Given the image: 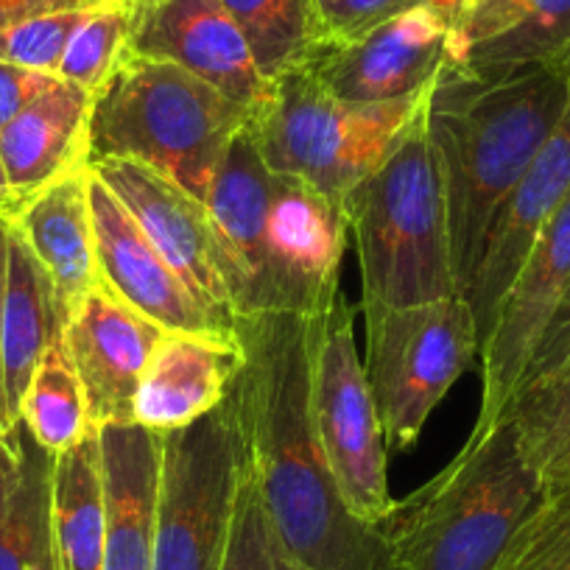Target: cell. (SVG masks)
I'll return each instance as SVG.
<instances>
[{"label": "cell", "instance_id": "836d02e7", "mask_svg": "<svg viewBox=\"0 0 570 570\" xmlns=\"http://www.w3.org/2000/svg\"><path fill=\"white\" fill-rule=\"evenodd\" d=\"M523 12L525 0H462L456 23V46L462 53V65L473 48L514 29Z\"/></svg>", "mask_w": 570, "mask_h": 570}, {"label": "cell", "instance_id": "83f0119b", "mask_svg": "<svg viewBox=\"0 0 570 570\" xmlns=\"http://www.w3.org/2000/svg\"><path fill=\"white\" fill-rule=\"evenodd\" d=\"M525 459L546 475L570 451V358L548 375L523 383L509 403Z\"/></svg>", "mask_w": 570, "mask_h": 570}, {"label": "cell", "instance_id": "277c9868", "mask_svg": "<svg viewBox=\"0 0 570 570\" xmlns=\"http://www.w3.org/2000/svg\"><path fill=\"white\" fill-rule=\"evenodd\" d=\"M540 498L542 475L503 416L473 428L442 473L394 503L381 531L400 570H492Z\"/></svg>", "mask_w": 570, "mask_h": 570}, {"label": "cell", "instance_id": "d6986e66", "mask_svg": "<svg viewBox=\"0 0 570 570\" xmlns=\"http://www.w3.org/2000/svg\"><path fill=\"white\" fill-rule=\"evenodd\" d=\"M92 96L57 76L18 118L0 129V160L18 210L53 183L90 168Z\"/></svg>", "mask_w": 570, "mask_h": 570}, {"label": "cell", "instance_id": "7402d4cb", "mask_svg": "<svg viewBox=\"0 0 570 570\" xmlns=\"http://www.w3.org/2000/svg\"><path fill=\"white\" fill-rule=\"evenodd\" d=\"M53 464L20 416L0 434V570H59Z\"/></svg>", "mask_w": 570, "mask_h": 570}, {"label": "cell", "instance_id": "b9f144b4", "mask_svg": "<svg viewBox=\"0 0 570 570\" xmlns=\"http://www.w3.org/2000/svg\"><path fill=\"white\" fill-rule=\"evenodd\" d=\"M104 3H118V7H137L142 0H104Z\"/></svg>", "mask_w": 570, "mask_h": 570}, {"label": "cell", "instance_id": "e0dca14e", "mask_svg": "<svg viewBox=\"0 0 570 570\" xmlns=\"http://www.w3.org/2000/svg\"><path fill=\"white\" fill-rule=\"evenodd\" d=\"M570 196V104L562 120L548 137L546 146L537 151L531 166L520 177L518 188L512 190L492 224L484 244V257L475 272L473 283L462 294L470 303L479 325V344H484L495 320L498 303L507 294L509 283L514 279L518 268L523 266L525 255L531 252L534 240L551 222L553 213L562 207ZM481 350V347H479Z\"/></svg>", "mask_w": 570, "mask_h": 570}, {"label": "cell", "instance_id": "8992f818", "mask_svg": "<svg viewBox=\"0 0 570 570\" xmlns=\"http://www.w3.org/2000/svg\"><path fill=\"white\" fill-rule=\"evenodd\" d=\"M249 112L188 70L129 53L92 96L90 166L135 160L207 205L229 142Z\"/></svg>", "mask_w": 570, "mask_h": 570}, {"label": "cell", "instance_id": "e575fe53", "mask_svg": "<svg viewBox=\"0 0 570 570\" xmlns=\"http://www.w3.org/2000/svg\"><path fill=\"white\" fill-rule=\"evenodd\" d=\"M53 81H57V76L51 73H37V70L0 62V129L12 124Z\"/></svg>", "mask_w": 570, "mask_h": 570}, {"label": "cell", "instance_id": "6da1fadb", "mask_svg": "<svg viewBox=\"0 0 570 570\" xmlns=\"http://www.w3.org/2000/svg\"><path fill=\"white\" fill-rule=\"evenodd\" d=\"M235 331L240 442L285 551L305 570H400L381 525L350 512L316 442L303 316H240Z\"/></svg>", "mask_w": 570, "mask_h": 570}, {"label": "cell", "instance_id": "ab89813d", "mask_svg": "<svg viewBox=\"0 0 570 570\" xmlns=\"http://www.w3.org/2000/svg\"><path fill=\"white\" fill-rule=\"evenodd\" d=\"M18 216V202H14L12 188H9V177H7V168H3V160H0V218H12Z\"/></svg>", "mask_w": 570, "mask_h": 570}, {"label": "cell", "instance_id": "8d00e7d4", "mask_svg": "<svg viewBox=\"0 0 570 570\" xmlns=\"http://www.w3.org/2000/svg\"><path fill=\"white\" fill-rule=\"evenodd\" d=\"M101 3L104 0H0V29L20 23V20L70 12V9H92L101 7Z\"/></svg>", "mask_w": 570, "mask_h": 570}, {"label": "cell", "instance_id": "5bb4252c", "mask_svg": "<svg viewBox=\"0 0 570 570\" xmlns=\"http://www.w3.org/2000/svg\"><path fill=\"white\" fill-rule=\"evenodd\" d=\"M129 53L188 70L249 115L272 85L222 0H142L131 7Z\"/></svg>", "mask_w": 570, "mask_h": 570}, {"label": "cell", "instance_id": "52a82bcc", "mask_svg": "<svg viewBox=\"0 0 570 570\" xmlns=\"http://www.w3.org/2000/svg\"><path fill=\"white\" fill-rule=\"evenodd\" d=\"M428 92L389 104H350L331 96L305 68L292 70L268 85L246 129L268 171L305 179L344 205L350 190L392 151Z\"/></svg>", "mask_w": 570, "mask_h": 570}, {"label": "cell", "instance_id": "2e32d148", "mask_svg": "<svg viewBox=\"0 0 570 570\" xmlns=\"http://www.w3.org/2000/svg\"><path fill=\"white\" fill-rule=\"evenodd\" d=\"M90 213L96 229L98 272L104 285L129 308L160 325L163 331L218 333L216 325L202 314L196 299L185 288L166 257L157 252L149 235L142 233L118 196L90 171ZM235 338V336H227Z\"/></svg>", "mask_w": 570, "mask_h": 570}, {"label": "cell", "instance_id": "ac0fdd59", "mask_svg": "<svg viewBox=\"0 0 570 570\" xmlns=\"http://www.w3.org/2000/svg\"><path fill=\"white\" fill-rule=\"evenodd\" d=\"M240 364L238 336L166 331L142 372L135 422L157 434L190 425L227 400Z\"/></svg>", "mask_w": 570, "mask_h": 570}, {"label": "cell", "instance_id": "f1b7e54d", "mask_svg": "<svg viewBox=\"0 0 570 570\" xmlns=\"http://www.w3.org/2000/svg\"><path fill=\"white\" fill-rule=\"evenodd\" d=\"M131 42V7H118V3H101L90 9L76 35L70 37L68 51H65L59 76L90 96H96L109 76L120 68L129 57Z\"/></svg>", "mask_w": 570, "mask_h": 570}, {"label": "cell", "instance_id": "f35d334b", "mask_svg": "<svg viewBox=\"0 0 570 570\" xmlns=\"http://www.w3.org/2000/svg\"><path fill=\"white\" fill-rule=\"evenodd\" d=\"M570 487V451L542 475V490H562Z\"/></svg>", "mask_w": 570, "mask_h": 570}, {"label": "cell", "instance_id": "9c48e42d", "mask_svg": "<svg viewBox=\"0 0 570 570\" xmlns=\"http://www.w3.org/2000/svg\"><path fill=\"white\" fill-rule=\"evenodd\" d=\"M353 320L355 308H350L344 294L322 314L305 320L311 422L350 512L364 523L381 525L394 512L386 440L364 361L355 350Z\"/></svg>", "mask_w": 570, "mask_h": 570}, {"label": "cell", "instance_id": "30bf717a", "mask_svg": "<svg viewBox=\"0 0 570 570\" xmlns=\"http://www.w3.org/2000/svg\"><path fill=\"white\" fill-rule=\"evenodd\" d=\"M155 568L222 570L244 442L233 392L190 425L160 434Z\"/></svg>", "mask_w": 570, "mask_h": 570}, {"label": "cell", "instance_id": "60d3db41", "mask_svg": "<svg viewBox=\"0 0 570 570\" xmlns=\"http://www.w3.org/2000/svg\"><path fill=\"white\" fill-rule=\"evenodd\" d=\"M428 7L436 9V12H440L442 18L453 26V31H456L459 12H462V0H428Z\"/></svg>", "mask_w": 570, "mask_h": 570}, {"label": "cell", "instance_id": "74e56055", "mask_svg": "<svg viewBox=\"0 0 570 570\" xmlns=\"http://www.w3.org/2000/svg\"><path fill=\"white\" fill-rule=\"evenodd\" d=\"M9 227L12 222L0 218V331H3V288H7V261H9ZM14 414L9 409L7 381H3V347H0V434H7L14 425Z\"/></svg>", "mask_w": 570, "mask_h": 570}, {"label": "cell", "instance_id": "cb8c5ba5", "mask_svg": "<svg viewBox=\"0 0 570 570\" xmlns=\"http://www.w3.org/2000/svg\"><path fill=\"white\" fill-rule=\"evenodd\" d=\"M107 537L104 464L98 428L73 448L57 453L53 464V540L59 570H101Z\"/></svg>", "mask_w": 570, "mask_h": 570}, {"label": "cell", "instance_id": "5b68a950", "mask_svg": "<svg viewBox=\"0 0 570 570\" xmlns=\"http://www.w3.org/2000/svg\"><path fill=\"white\" fill-rule=\"evenodd\" d=\"M342 207L358 252L361 308H403L459 294L445 179L428 137L425 104Z\"/></svg>", "mask_w": 570, "mask_h": 570}, {"label": "cell", "instance_id": "603a6c76", "mask_svg": "<svg viewBox=\"0 0 570 570\" xmlns=\"http://www.w3.org/2000/svg\"><path fill=\"white\" fill-rule=\"evenodd\" d=\"M65 333V314L59 308L57 292L26 244L23 235L9 227V261H7V288H3V331H0V347H3V381H7L9 409L14 420L20 416V403L40 366L42 355L48 353L57 338Z\"/></svg>", "mask_w": 570, "mask_h": 570}, {"label": "cell", "instance_id": "4316f807", "mask_svg": "<svg viewBox=\"0 0 570 570\" xmlns=\"http://www.w3.org/2000/svg\"><path fill=\"white\" fill-rule=\"evenodd\" d=\"M570 62V0H525L514 29L473 48L462 68L503 73L534 65Z\"/></svg>", "mask_w": 570, "mask_h": 570}, {"label": "cell", "instance_id": "9a60e30c", "mask_svg": "<svg viewBox=\"0 0 570 570\" xmlns=\"http://www.w3.org/2000/svg\"><path fill=\"white\" fill-rule=\"evenodd\" d=\"M163 333L104 283L76 308L62 338L85 386L92 425L135 422L137 389Z\"/></svg>", "mask_w": 570, "mask_h": 570}, {"label": "cell", "instance_id": "7c38bea8", "mask_svg": "<svg viewBox=\"0 0 570 570\" xmlns=\"http://www.w3.org/2000/svg\"><path fill=\"white\" fill-rule=\"evenodd\" d=\"M448 68H462L456 31L431 7L411 9L358 40L322 46L305 65L331 96L350 104L422 96Z\"/></svg>", "mask_w": 570, "mask_h": 570}, {"label": "cell", "instance_id": "d4e9b609", "mask_svg": "<svg viewBox=\"0 0 570 570\" xmlns=\"http://www.w3.org/2000/svg\"><path fill=\"white\" fill-rule=\"evenodd\" d=\"M266 81L303 70L325 46L316 0H222Z\"/></svg>", "mask_w": 570, "mask_h": 570}, {"label": "cell", "instance_id": "44dd1931", "mask_svg": "<svg viewBox=\"0 0 570 570\" xmlns=\"http://www.w3.org/2000/svg\"><path fill=\"white\" fill-rule=\"evenodd\" d=\"M90 168L65 177L26 202L12 218L57 292L65 325L87 294L104 283L98 272L96 229L90 213Z\"/></svg>", "mask_w": 570, "mask_h": 570}, {"label": "cell", "instance_id": "ba28073f", "mask_svg": "<svg viewBox=\"0 0 570 570\" xmlns=\"http://www.w3.org/2000/svg\"><path fill=\"white\" fill-rule=\"evenodd\" d=\"M372 400L386 448L411 451L428 416L479 353V325L462 294L403 308H364Z\"/></svg>", "mask_w": 570, "mask_h": 570}, {"label": "cell", "instance_id": "4fadbf2b", "mask_svg": "<svg viewBox=\"0 0 570 570\" xmlns=\"http://www.w3.org/2000/svg\"><path fill=\"white\" fill-rule=\"evenodd\" d=\"M570 285V196L534 240L498 303L495 320L481 344V411L475 428L503 420L523 386L534 350Z\"/></svg>", "mask_w": 570, "mask_h": 570}, {"label": "cell", "instance_id": "7a4b0ae2", "mask_svg": "<svg viewBox=\"0 0 570 570\" xmlns=\"http://www.w3.org/2000/svg\"><path fill=\"white\" fill-rule=\"evenodd\" d=\"M570 104V62L481 73L448 68L425 101L445 179L456 288L464 294L487 235Z\"/></svg>", "mask_w": 570, "mask_h": 570}, {"label": "cell", "instance_id": "1f68e13d", "mask_svg": "<svg viewBox=\"0 0 570 570\" xmlns=\"http://www.w3.org/2000/svg\"><path fill=\"white\" fill-rule=\"evenodd\" d=\"M87 14L90 9H70V12L42 14V18L20 20L0 29V62L59 76L70 37L76 35Z\"/></svg>", "mask_w": 570, "mask_h": 570}, {"label": "cell", "instance_id": "f546056e", "mask_svg": "<svg viewBox=\"0 0 570 570\" xmlns=\"http://www.w3.org/2000/svg\"><path fill=\"white\" fill-rule=\"evenodd\" d=\"M492 570H570V487L542 490Z\"/></svg>", "mask_w": 570, "mask_h": 570}, {"label": "cell", "instance_id": "ffe728a7", "mask_svg": "<svg viewBox=\"0 0 570 570\" xmlns=\"http://www.w3.org/2000/svg\"><path fill=\"white\" fill-rule=\"evenodd\" d=\"M98 440L107 503L101 570H151L160 490V434L140 422H115L98 428Z\"/></svg>", "mask_w": 570, "mask_h": 570}, {"label": "cell", "instance_id": "484cf974", "mask_svg": "<svg viewBox=\"0 0 570 570\" xmlns=\"http://www.w3.org/2000/svg\"><path fill=\"white\" fill-rule=\"evenodd\" d=\"M20 420L51 453L68 451L90 428H96L90 422L85 386L70 361L65 338H57L42 355L20 403Z\"/></svg>", "mask_w": 570, "mask_h": 570}, {"label": "cell", "instance_id": "3957f363", "mask_svg": "<svg viewBox=\"0 0 570 570\" xmlns=\"http://www.w3.org/2000/svg\"><path fill=\"white\" fill-rule=\"evenodd\" d=\"M235 314H322L342 294L350 224L305 179L274 174L249 129L229 142L207 196Z\"/></svg>", "mask_w": 570, "mask_h": 570}, {"label": "cell", "instance_id": "d590c367", "mask_svg": "<svg viewBox=\"0 0 570 570\" xmlns=\"http://www.w3.org/2000/svg\"><path fill=\"white\" fill-rule=\"evenodd\" d=\"M568 358H570V285H568V292H564L562 303H559L557 314H553V320L548 322L540 344H537L534 358H531L529 370H525L523 383L548 375V372L557 370V366L564 364Z\"/></svg>", "mask_w": 570, "mask_h": 570}, {"label": "cell", "instance_id": "8fae6325", "mask_svg": "<svg viewBox=\"0 0 570 570\" xmlns=\"http://www.w3.org/2000/svg\"><path fill=\"white\" fill-rule=\"evenodd\" d=\"M90 171L135 216L142 233L183 279L202 314L224 336H238V314L224 279L222 249L205 202L135 160H101L92 163Z\"/></svg>", "mask_w": 570, "mask_h": 570}, {"label": "cell", "instance_id": "d6a6232c", "mask_svg": "<svg viewBox=\"0 0 570 570\" xmlns=\"http://www.w3.org/2000/svg\"><path fill=\"white\" fill-rule=\"evenodd\" d=\"M416 7H428V0H316L325 46L358 40Z\"/></svg>", "mask_w": 570, "mask_h": 570}, {"label": "cell", "instance_id": "4dcf8cb0", "mask_svg": "<svg viewBox=\"0 0 570 570\" xmlns=\"http://www.w3.org/2000/svg\"><path fill=\"white\" fill-rule=\"evenodd\" d=\"M222 570H305L279 542L246 456L244 468H240L227 557H224Z\"/></svg>", "mask_w": 570, "mask_h": 570}]
</instances>
